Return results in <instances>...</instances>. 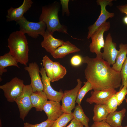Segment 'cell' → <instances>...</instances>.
Segmentation results:
<instances>
[{
	"mask_svg": "<svg viewBox=\"0 0 127 127\" xmlns=\"http://www.w3.org/2000/svg\"><path fill=\"white\" fill-rule=\"evenodd\" d=\"M31 99L33 107L37 111H42L44 106L47 101L48 98L44 91H36L31 94Z\"/></svg>",
	"mask_w": 127,
	"mask_h": 127,
	"instance_id": "cell-18",
	"label": "cell"
},
{
	"mask_svg": "<svg viewBox=\"0 0 127 127\" xmlns=\"http://www.w3.org/2000/svg\"><path fill=\"white\" fill-rule=\"evenodd\" d=\"M60 7V4L57 2L42 7L39 21H42L45 24L46 31L52 35L56 31L68 34L67 27L61 24L59 20L58 15Z\"/></svg>",
	"mask_w": 127,
	"mask_h": 127,
	"instance_id": "cell-3",
	"label": "cell"
},
{
	"mask_svg": "<svg viewBox=\"0 0 127 127\" xmlns=\"http://www.w3.org/2000/svg\"><path fill=\"white\" fill-rule=\"evenodd\" d=\"M54 121L48 119L41 123L33 124L27 122L24 123V127H52Z\"/></svg>",
	"mask_w": 127,
	"mask_h": 127,
	"instance_id": "cell-31",
	"label": "cell"
},
{
	"mask_svg": "<svg viewBox=\"0 0 127 127\" xmlns=\"http://www.w3.org/2000/svg\"><path fill=\"white\" fill-rule=\"evenodd\" d=\"M41 79L43 84V91L48 99L50 100L60 102L61 100L64 92L60 90L58 91H55L51 87L50 79L48 77L44 68L42 67L40 69Z\"/></svg>",
	"mask_w": 127,
	"mask_h": 127,
	"instance_id": "cell-12",
	"label": "cell"
},
{
	"mask_svg": "<svg viewBox=\"0 0 127 127\" xmlns=\"http://www.w3.org/2000/svg\"><path fill=\"white\" fill-rule=\"evenodd\" d=\"M83 126L80 122L74 118L70 124L66 127H83Z\"/></svg>",
	"mask_w": 127,
	"mask_h": 127,
	"instance_id": "cell-35",
	"label": "cell"
},
{
	"mask_svg": "<svg viewBox=\"0 0 127 127\" xmlns=\"http://www.w3.org/2000/svg\"><path fill=\"white\" fill-rule=\"evenodd\" d=\"M67 72L65 68L60 63L57 61L54 62L53 82L63 78L66 74Z\"/></svg>",
	"mask_w": 127,
	"mask_h": 127,
	"instance_id": "cell-24",
	"label": "cell"
},
{
	"mask_svg": "<svg viewBox=\"0 0 127 127\" xmlns=\"http://www.w3.org/2000/svg\"><path fill=\"white\" fill-rule=\"evenodd\" d=\"M83 63L87 64L84 71L85 78L94 91L115 89L121 87L120 72L113 69L103 58L87 56L83 58Z\"/></svg>",
	"mask_w": 127,
	"mask_h": 127,
	"instance_id": "cell-1",
	"label": "cell"
},
{
	"mask_svg": "<svg viewBox=\"0 0 127 127\" xmlns=\"http://www.w3.org/2000/svg\"><path fill=\"white\" fill-rule=\"evenodd\" d=\"M42 62L47 76L51 82H53L54 62L51 60L47 55H45L43 57Z\"/></svg>",
	"mask_w": 127,
	"mask_h": 127,
	"instance_id": "cell-25",
	"label": "cell"
},
{
	"mask_svg": "<svg viewBox=\"0 0 127 127\" xmlns=\"http://www.w3.org/2000/svg\"><path fill=\"white\" fill-rule=\"evenodd\" d=\"M125 14L127 16V13H126Z\"/></svg>",
	"mask_w": 127,
	"mask_h": 127,
	"instance_id": "cell-40",
	"label": "cell"
},
{
	"mask_svg": "<svg viewBox=\"0 0 127 127\" xmlns=\"http://www.w3.org/2000/svg\"><path fill=\"white\" fill-rule=\"evenodd\" d=\"M94 115L92 119L94 122L106 120L109 114L105 104H96L93 109Z\"/></svg>",
	"mask_w": 127,
	"mask_h": 127,
	"instance_id": "cell-22",
	"label": "cell"
},
{
	"mask_svg": "<svg viewBox=\"0 0 127 127\" xmlns=\"http://www.w3.org/2000/svg\"><path fill=\"white\" fill-rule=\"evenodd\" d=\"M116 44L112 41L111 34L109 33L106 36L102 53V58L110 65L115 63L119 50L116 49Z\"/></svg>",
	"mask_w": 127,
	"mask_h": 127,
	"instance_id": "cell-11",
	"label": "cell"
},
{
	"mask_svg": "<svg viewBox=\"0 0 127 127\" xmlns=\"http://www.w3.org/2000/svg\"><path fill=\"white\" fill-rule=\"evenodd\" d=\"M105 104L109 113L116 111L118 106L115 94L109 99Z\"/></svg>",
	"mask_w": 127,
	"mask_h": 127,
	"instance_id": "cell-28",
	"label": "cell"
},
{
	"mask_svg": "<svg viewBox=\"0 0 127 127\" xmlns=\"http://www.w3.org/2000/svg\"><path fill=\"white\" fill-rule=\"evenodd\" d=\"M74 109L72 113L74 118L80 122L85 127H89L88 123L90 120L85 115L81 105H78Z\"/></svg>",
	"mask_w": 127,
	"mask_h": 127,
	"instance_id": "cell-23",
	"label": "cell"
},
{
	"mask_svg": "<svg viewBox=\"0 0 127 127\" xmlns=\"http://www.w3.org/2000/svg\"><path fill=\"white\" fill-rule=\"evenodd\" d=\"M92 89V86L89 81H87L85 82L83 86L80 88L78 92L76 103L78 105H80L81 101L85 95Z\"/></svg>",
	"mask_w": 127,
	"mask_h": 127,
	"instance_id": "cell-27",
	"label": "cell"
},
{
	"mask_svg": "<svg viewBox=\"0 0 127 127\" xmlns=\"http://www.w3.org/2000/svg\"><path fill=\"white\" fill-rule=\"evenodd\" d=\"M110 26V22H106L99 28L91 37V42L89 46L90 51L91 52L96 54V58H102V52L101 50L104 48L105 44L104 33L109 29Z\"/></svg>",
	"mask_w": 127,
	"mask_h": 127,
	"instance_id": "cell-5",
	"label": "cell"
},
{
	"mask_svg": "<svg viewBox=\"0 0 127 127\" xmlns=\"http://www.w3.org/2000/svg\"><path fill=\"white\" fill-rule=\"evenodd\" d=\"M69 0H60V3L62 6V14L63 16L66 14L67 16H69L70 12L68 8V4Z\"/></svg>",
	"mask_w": 127,
	"mask_h": 127,
	"instance_id": "cell-32",
	"label": "cell"
},
{
	"mask_svg": "<svg viewBox=\"0 0 127 127\" xmlns=\"http://www.w3.org/2000/svg\"><path fill=\"white\" fill-rule=\"evenodd\" d=\"M120 12L123 13H127V4L117 6Z\"/></svg>",
	"mask_w": 127,
	"mask_h": 127,
	"instance_id": "cell-36",
	"label": "cell"
},
{
	"mask_svg": "<svg viewBox=\"0 0 127 127\" xmlns=\"http://www.w3.org/2000/svg\"><path fill=\"white\" fill-rule=\"evenodd\" d=\"M70 62L71 65L73 66H79L83 63V58L79 55H74L71 58Z\"/></svg>",
	"mask_w": 127,
	"mask_h": 127,
	"instance_id": "cell-33",
	"label": "cell"
},
{
	"mask_svg": "<svg viewBox=\"0 0 127 127\" xmlns=\"http://www.w3.org/2000/svg\"><path fill=\"white\" fill-rule=\"evenodd\" d=\"M16 22L19 25L20 31L32 38L36 39L40 35L43 36L45 33L46 26L42 21L37 22H30L23 16Z\"/></svg>",
	"mask_w": 127,
	"mask_h": 127,
	"instance_id": "cell-4",
	"label": "cell"
},
{
	"mask_svg": "<svg viewBox=\"0 0 127 127\" xmlns=\"http://www.w3.org/2000/svg\"><path fill=\"white\" fill-rule=\"evenodd\" d=\"M119 50L115 62L112 68L117 71L120 72L123 65L127 57V44L121 43L119 45Z\"/></svg>",
	"mask_w": 127,
	"mask_h": 127,
	"instance_id": "cell-21",
	"label": "cell"
},
{
	"mask_svg": "<svg viewBox=\"0 0 127 127\" xmlns=\"http://www.w3.org/2000/svg\"><path fill=\"white\" fill-rule=\"evenodd\" d=\"M114 89L94 91L91 92V96L86 101L90 104H105L109 99L117 92Z\"/></svg>",
	"mask_w": 127,
	"mask_h": 127,
	"instance_id": "cell-13",
	"label": "cell"
},
{
	"mask_svg": "<svg viewBox=\"0 0 127 127\" xmlns=\"http://www.w3.org/2000/svg\"><path fill=\"white\" fill-rule=\"evenodd\" d=\"M120 127H127V126L125 127H122V126Z\"/></svg>",
	"mask_w": 127,
	"mask_h": 127,
	"instance_id": "cell-39",
	"label": "cell"
},
{
	"mask_svg": "<svg viewBox=\"0 0 127 127\" xmlns=\"http://www.w3.org/2000/svg\"><path fill=\"white\" fill-rule=\"evenodd\" d=\"M24 69L28 72L30 78V84L33 92L43 91V84L40 75V70L36 62L30 63L28 66L24 67Z\"/></svg>",
	"mask_w": 127,
	"mask_h": 127,
	"instance_id": "cell-10",
	"label": "cell"
},
{
	"mask_svg": "<svg viewBox=\"0 0 127 127\" xmlns=\"http://www.w3.org/2000/svg\"><path fill=\"white\" fill-rule=\"evenodd\" d=\"M122 78V83L119 90L127 83V57L122 66L120 72Z\"/></svg>",
	"mask_w": 127,
	"mask_h": 127,
	"instance_id": "cell-30",
	"label": "cell"
},
{
	"mask_svg": "<svg viewBox=\"0 0 127 127\" xmlns=\"http://www.w3.org/2000/svg\"><path fill=\"white\" fill-rule=\"evenodd\" d=\"M125 100H126V101L127 103V98Z\"/></svg>",
	"mask_w": 127,
	"mask_h": 127,
	"instance_id": "cell-38",
	"label": "cell"
},
{
	"mask_svg": "<svg viewBox=\"0 0 127 127\" xmlns=\"http://www.w3.org/2000/svg\"><path fill=\"white\" fill-rule=\"evenodd\" d=\"M77 84L76 87L71 90H65L62 99V107L64 113L71 114L75 108L78 92L81 87L82 82L79 78L77 79Z\"/></svg>",
	"mask_w": 127,
	"mask_h": 127,
	"instance_id": "cell-9",
	"label": "cell"
},
{
	"mask_svg": "<svg viewBox=\"0 0 127 127\" xmlns=\"http://www.w3.org/2000/svg\"><path fill=\"white\" fill-rule=\"evenodd\" d=\"M9 52L18 63L27 66L28 59L29 49L25 34L20 31L11 33L8 40Z\"/></svg>",
	"mask_w": 127,
	"mask_h": 127,
	"instance_id": "cell-2",
	"label": "cell"
},
{
	"mask_svg": "<svg viewBox=\"0 0 127 127\" xmlns=\"http://www.w3.org/2000/svg\"><path fill=\"white\" fill-rule=\"evenodd\" d=\"M74 118L72 113L71 114L64 113L53 122L52 127H63Z\"/></svg>",
	"mask_w": 127,
	"mask_h": 127,
	"instance_id": "cell-26",
	"label": "cell"
},
{
	"mask_svg": "<svg viewBox=\"0 0 127 127\" xmlns=\"http://www.w3.org/2000/svg\"><path fill=\"white\" fill-rule=\"evenodd\" d=\"M80 49L69 41L64 42L51 55L55 59L62 58L69 54L78 52Z\"/></svg>",
	"mask_w": 127,
	"mask_h": 127,
	"instance_id": "cell-17",
	"label": "cell"
},
{
	"mask_svg": "<svg viewBox=\"0 0 127 127\" xmlns=\"http://www.w3.org/2000/svg\"><path fill=\"white\" fill-rule=\"evenodd\" d=\"M113 0H98L96 3L98 5L100 6L101 12L98 18L94 23L88 27V32L87 38H90L91 36L97 29L105 23L106 20L109 18H112L115 16L113 13L110 12L106 9V7L111 4Z\"/></svg>",
	"mask_w": 127,
	"mask_h": 127,
	"instance_id": "cell-8",
	"label": "cell"
},
{
	"mask_svg": "<svg viewBox=\"0 0 127 127\" xmlns=\"http://www.w3.org/2000/svg\"><path fill=\"white\" fill-rule=\"evenodd\" d=\"M33 2L31 0H24L21 5L17 8L11 7L7 11V21L17 22L24 16L31 7Z\"/></svg>",
	"mask_w": 127,
	"mask_h": 127,
	"instance_id": "cell-14",
	"label": "cell"
},
{
	"mask_svg": "<svg viewBox=\"0 0 127 127\" xmlns=\"http://www.w3.org/2000/svg\"><path fill=\"white\" fill-rule=\"evenodd\" d=\"M126 111L125 108L121 110L109 113L106 120V122L111 127H120L122 126V120L125 116Z\"/></svg>",
	"mask_w": 127,
	"mask_h": 127,
	"instance_id": "cell-19",
	"label": "cell"
},
{
	"mask_svg": "<svg viewBox=\"0 0 127 127\" xmlns=\"http://www.w3.org/2000/svg\"><path fill=\"white\" fill-rule=\"evenodd\" d=\"M24 85L23 80L15 77L9 82L0 86V88L3 91L7 100L12 102L21 94Z\"/></svg>",
	"mask_w": 127,
	"mask_h": 127,
	"instance_id": "cell-6",
	"label": "cell"
},
{
	"mask_svg": "<svg viewBox=\"0 0 127 127\" xmlns=\"http://www.w3.org/2000/svg\"><path fill=\"white\" fill-rule=\"evenodd\" d=\"M43 110L48 119L54 121L64 113L60 102L53 100L47 101L44 105Z\"/></svg>",
	"mask_w": 127,
	"mask_h": 127,
	"instance_id": "cell-15",
	"label": "cell"
},
{
	"mask_svg": "<svg viewBox=\"0 0 127 127\" xmlns=\"http://www.w3.org/2000/svg\"><path fill=\"white\" fill-rule=\"evenodd\" d=\"M124 23L127 25V16L125 17L123 19Z\"/></svg>",
	"mask_w": 127,
	"mask_h": 127,
	"instance_id": "cell-37",
	"label": "cell"
},
{
	"mask_svg": "<svg viewBox=\"0 0 127 127\" xmlns=\"http://www.w3.org/2000/svg\"><path fill=\"white\" fill-rule=\"evenodd\" d=\"M91 127H111L106 120L99 122H94Z\"/></svg>",
	"mask_w": 127,
	"mask_h": 127,
	"instance_id": "cell-34",
	"label": "cell"
},
{
	"mask_svg": "<svg viewBox=\"0 0 127 127\" xmlns=\"http://www.w3.org/2000/svg\"><path fill=\"white\" fill-rule=\"evenodd\" d=\"M18 62L16 59L9 52L0 56V75L7 71L5 68L9 66H14L20 68Z\"/></svg>",
	"mask_w": 127,
	"mask_h": 127,
	"instance_id": "cell-20",
	"label": "cell"
},
{
	"mask_svg": "<svg viewBox=\"0 0 127 127\" xmlns=\"http://www.w3.org/2000/svg\"><path fill=\"white\" fill-rule=\"evenodd\" d=\"M33 92L30 84L25 85L22 93L15 100L19 109L20 117L23 121L33 107L30 97Z\"/></svg>",
	"mask_w": 127,
	"mask_h": 127,
	"instance_id": "cell-7",
	"label": "cell"
},
{
	"mask_svg": "<svg viewBox=\"0 0 127 127\" xmlns=\"http://www.w3.org/2000/svg\"><path fill=\"white\" fill-rule=\"evenodd\" d=\"M127 94V83H126L120 90L115 94L119 106L121 104L123 100L126 99L125 97Z\"/></svg>",
	"mask_w": 127,
	"mask_h": 127,
	"instance_id": "cell-29",
	"label": "cell"
},
{
	"mask_svg": "<svg viewBox=\"0 0 127 127\" xmlns=\"http://www.w3.org/2000/svg\"><path fill=\"white\" fill-rule=\"evenodd\" d=\"M43 36L44 40L41 43V46L51 54L64 42L63 40L55 38L46 30Z\"/></svg>",
	"mask_w": 127,
	"mask_h": 127,
	"instance_id": "cell-16",
	"label": "cell"
}]
</instances>
